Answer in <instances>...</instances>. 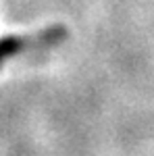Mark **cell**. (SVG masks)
<instances>
[{"label": "cell", "mask_w": 154, "mask_h": 156, "mask_svg": "<svg viewBox=\"0 0 154 156\" xmlns=\"http://www.w3.org/2000/svg\"><path fill=\"white\" fill-rule=\"evenodd\" d=\"M21 48H23V40H19V37H2L0 40V65H2V60L6 56L19 52Z\"/></svg>", "instance_id": "cell-1"}]
</instances>
